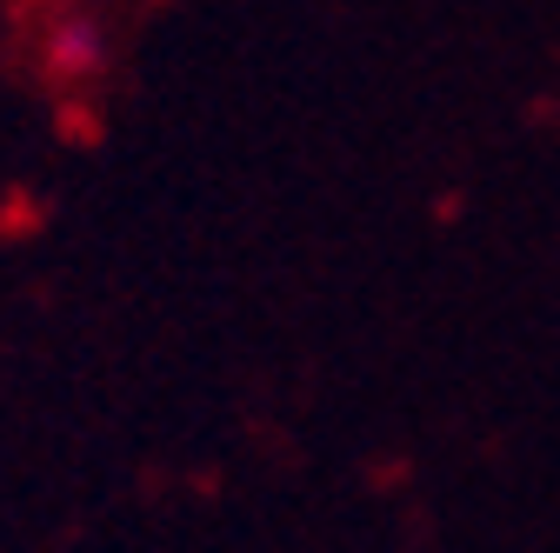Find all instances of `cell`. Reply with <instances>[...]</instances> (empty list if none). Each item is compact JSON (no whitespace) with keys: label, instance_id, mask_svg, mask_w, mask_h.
I'll return each mask as SVG.
<instances>
[{"label":"cell","instance_id":"cell-1","mask_svg":"<svg viewBox=\"0 0 560 553\" xmlns=\"http://www.w3.org/2000/svg\"><path fill=\"white\" fill-rule=\"evenodd\" d=\"M47 54H54L60 74H81V67H94V54H101V34H94V27H81V21H67V27L47 40Z\"/></svg>","mask_w":560,"mask_h":553}]
</instances>
